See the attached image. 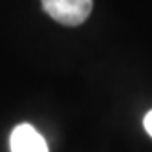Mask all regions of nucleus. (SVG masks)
Returning <instances> with one entry per match:
<instances>
[{
    "mask_svg": "<svg viewBox=\"0 0 152 152\" xmlns=\"http://www.w3.org/2000/svg\"><path fill=\"white\" fill-rule=\"evenodd\" d=\"M11 152H48V145L37 128L28 123L17 125L11 132Z\"/></svg>",
    "mask_w": 152,
    "mask_h": 152,
    "instance_id": "2",
    "label": "nucleus"
},
{
    "mask_svg": "<svg viewBox=\"0 0 152 152\" xmlns=\"http://www.w3.org/2000/svg\"><path fill=\"white\" fill-rule=\"evenodd\" d=\"M44 11L64 26H79L92 13L94 0H40Z\"/></svg>",
    "mask_w": 152,
    "mask_h": 152,
    "instance_id": "1",
    "label": "nucleus"
},
{
    "mask_svg": "<svg viewBox=\"0 0 152 152\" xmlns=\"http://www.w3.org/2000/svg\"><path fill=\"white\" fill-rule=\"evenodd\" d=\"M143 125H145V130L148 132V136L152 137V110L145 115V121H143Z\"/></svg>",
    "mask_w": 152,
    "mask_h": 152,
    "instance_id": "3",
    "label": "nucleus"
}]
</instances>
